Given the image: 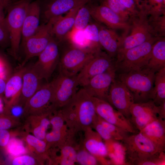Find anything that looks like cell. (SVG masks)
Returning a JSON list of instances; mask_svg holds the SVG:
<instances>
[{
    "mask_svg": "<svg viewBox=\"0 0 165 165\" xmlns=\"http://www.w3.org/2000/svg\"><path fill=\"white\" fill-rule=\"evenodd\" d=\"M7 80L6 78L0 76V97L2 98L3 97Z\"/></svg>",
    "mask_w": 165,
    "mask_h": 165,
    "instance_id": "49",
    "label": "cell"
},
{
    "mask_svg": "<svg viewBox=\"0 0 165 165\" xmlns=\"http://www.w3.org/2000/svg\"><path fill=\"white\" fill-rule=\"evenodd\" d=\"M97 118L99 122L110 133L113 139L122 141L129 135V133L107 122L98 116Z\"/></svg>",
    "mask_w": 165,
    "mask_h": 165,
    "instance_id": "37",
    "label": "cell"
},
{
    "mask_svg": "<svg viewBox=\"0 0 165 165\" xmlns=\"http://www.w3.org/2000/svg\"><path fill=\"white\" fill-rule=\"evenodd\" d=\"M5 148L8 153L14 157L24 154L27 152V150L24 146L22 141L14 138H10Z\"/></svg>",
    "mask_w": 165,
    "mask_h": 165,
    "instance_id": "39",
    "label": "cell"
},
{
    "mask_svg": "<svg viewBox=\"0 0 165 165\" xmlns=\"http://www.w3.org/2000/svg\"><path fill=\"white\" fill-rule=\"evenodd\" d=\"M155 72L146 66L129 72L118 74V79L128 88L134 103L152 100Z\"/></svg>",
    "mask_w": 165,
    "mask_h": 165,
    "instance_id": "1",
    "label": "cell"
},
{
    "mask_svg": "<svg viewBox=\"0 0 165 165\" xmlns=\"http://www.w3.org/2000/svg\"><path fill=\"white\" fill-rule=\"evenodd\" d=\"M76 75L69 76L59 73L52 80L53 94L52 106L54 110L64 106L75 95L79 85Z\"/></svg>",
    "mask_w": 165,
    "mask_h": 165,
    "instance_id": "9",
    "label": "cell"
},
{
    "mask_svg": "<svg viewBox=\"0 0 165 165\" xmlns=\"http://www.w3.org/2000/svg\"><path fill=\"white\" fill-rule=\"evenodd\" d=\"M5 63L0 57V76L5 78L6 77V68Z\"/></svg>",
    "mask_w": 165,
    "mask_h": 165,
    "instance_id": "48",
    "label": "cell"
},
{
    "mask_svg": "<svg viewBox=\"0 0 165 165\" xmlns=\"http://www.w3.org/2000/svg\"><path fill=\"white\" fill-rule=\"evenodd\" d=\"M5 164V161H4V160L2 159L1 157H0V165H4Z\"/></svg>",
    "mask_w": 165,
    "mask_h": 165,
    "instance_id": "53",
    "label": "cell"
},
{
    "mask_svg": "<svg viewBox=\"0 0 165 165\" xmlns=\"http://www.w3.org/2000/svg\"><path fill=\"white\" fill-rule=\"evenodd\" d=\"M145 8L148 14L165 13V2L163 0H146Z\"/></svg>",
    "mask_w": 165,
    "mask_h": 165,
    "instance_id": "42",
    "label": "cell"
},
{
    "mask_svg": "<svg viewBox=\"0 0 165 165\" xmlns=\"http://www.w3.org/2000/svg\"></svg>",
    "mask_w": 165,
    "mask_h": 165,
    "instance_id": "55",
    "label": "cell"
},
{
    "mask_svg": "<svg viewBox=\"0 0 165 165\" xmlns=\"http://www.w3.org/2000/svg\"><path fill=\"white\" fill-rule=\"evenodd\" d=\"M68 133L66 128L61 130L52 129L50 132L46 134L44 140L48 150L52 147H59L65 140Z\"/></svg>",
    "mask_w": 165,
    "mask_h": 165,
    "instance_id": "34",
    "label": "cell"
},
{
    "mask_svg": "<svg viewBox=\"0 0 165 165\" xmlns=\"http://www.w3.org/2000/svg\"><path fill=\"white\" fill-rule=\"evenodd\" d=\"M122 141L126 157L131 165H139L164 152L158 149L140 132L129 134Z\"/></svg>",
    "mask_w": 165,
    "mask_h": 165,
    "instance_id": "2",
    "label": "cell"
},
{
    "mask_svg": "<svg viewBox=\"0 0 165 165\" xmlns=\"http://www.w3.org/2000/svg\"><path fill=\"white\" fill-rule=\"evenodd\" d=\"M76 162L82 165L97 164V160L96 157L85 149L77 152Z\"/></svg>",
    "mask_w": 165,
    "mask_h": 165,
    "instance_id": "41",
    "label": "cell"
},
{
    "mask_svg": "<svg viewBox=\"0 0 165 165\" xmlns=\"http://www.w3.org/2000/svg\"><path fill=\"white\" fill-rule=\"evenodd\" d=\"M57 19H51L46 24L40 26L36 32L21 46L24 52V58L20 66H24L29 59L38 56L46 48L53 37L52 27Z\"/></svg>",
    "mask_w": 165,
    "mask_h": 165,
    "instance_id": "8",
    "label": "cell"
},
{
    "mask_svg": "<svg viewBox=\"0 0 165 165\" xmlns=\"http://www.w3.org/2000/svg\"><path fill=\"white\" fill-rule=\"evenodd\" d=\"M81 6L71 9L65 16L57 18L53 23L52 29L53 36L58 42L64 40L72 30L77 13Z\"/></svg>",
    "mask_w": 165,
    "mask_h": 165,
    "instance_id": "24",
    "label": "cell"
},
{
    "mask_svg": "<svg viewBox=\"0 0 165 165\" xmlns=\"http://www.w3.org/2000/svg\"><path fill=\"white\" fill-rule=\"evenodd\" d=\"M152 100L157 106L165 101V67L155 73Z\"/></svg>",
    "mask_w": 165,
    "mask_h": 165,
    "instance_id": "29",
    "label": "cell"
},
{
    "mask_svg": "<svg viewBox=\"0 0 165 165\" xmlns=\"http://www.w3.org/2000/svg\"><path fill=\"white\" fill-rule=\"evenodd\" d=\"M84 31L88 41L90 50L95 53L101 51L99 39V25L94 23L89 24L84 29Z\"/></svg>",
    "mask_w": 165,
    "mask_h": 165,
    "instance_id": "32",
    "label": "cell"
},
{
    "mask_svg": "<svg viewBox=\"0 0 165 165\" xmlns=\"http://www.w3.org/2000/svg\"><path fill=\"white\" fill-rule=\"evenodd\" d=\"M21 124L19 118L4 113H0V130H8Z\"/></svg>",
    "mask_w": 165,
    "mask_h": 165,
    "instance_id": "40",
    "label": "cell"
},
{
    "mask_svg": "<svg viewBox=\"0 0 165 165\" xmlns=\"http://www.w3.org/2000/svg\"><path fill=\"white\" fill-rule=\"evenodd\" d=\"M84 131L85 133L84 141L85 149L96 158L106 156L108 154L107 147L98 133L94 131L90 127Z\"/></svg>",
    "mask_w": 165,
    "mask_h": 165,
    "instance_id": "26",
    "label": "cell"
},
{
    "mask_svg": "<svg viewBox=\"0 0 165 165\" xmlns=\"http://www.w3.org/2000/svg\"><path fill=\"white\" fill-rule=\"evenodd\" d=\"M68 135V133L64 141L58 147L61 150L58 161L60 165H73L76 162L77 152Z\"/></svg>",
    "mask_w": 165,
    "mask_h": 165,
    "instance_id": "30",
    "label": "cell"
},
{
    "mask_svg": "<svg viewBox=\"0 0 165 165\" xmlns=\"http://www.w3.org/2000/svg\"><path fill=\"white\" fill-rule=\"evenodd\" d=\"M12 2V0H0V5L7 8Z\"/></svg>",
    "mask_w": 165,
    "mask_h": 165,
    "instance_id": "51",
    "label": "cell"
},
{
    "mask_svg": "<svg viewBox=\"0 0 165 165\" xmlns=\"http://www.w3.org/2000/svg\"><path fill=\"white\" fill-rule=\"evenodd\" d=\"M53 94L52 81L42 85L26 103L24 107L23 116L27 117L53 111L52 103Z\"/></svg>",
    "mask_w": 165,
    "mask_h": 165,
    "instance_id": "10",
    "label": "cell"
},
{
    "mask_svg": "<svg viewBox=\"0 0 165 165\" xmlns=\"http://www.w3.org/2000/svg\"><path fill=\"white\" fill-rule=\"evenodd\" d=\"M110 9L124 21L128 22L132 15L119 0H102V4Z\"/></svg>",
    "mask_w": 165,
    "mask_h": 165,
    "instance_id": "36",
    "label": "cell"
},
{
    "mask_svg": "<svg viewBox=\"0 0 165 165\" xmlns=\"http://www.w3.org/2000/svg\"><path fill=\"white\" fill-rule=\"evenodd\" d=\"M26 143L28 150L44 160L47 158L48 150L45 140L36 138L27 132L18 134Z\"/></svg>",
    "mask_w": 165,
    "mask_h": 165,
    "instance_id": "28",
    "label": "cell"
},
{
    "mask_svg": "<svg viewBox=\"0 0 165 165\" xmlns=\"http://www.w3.org/2000/svg\"><path fill=\"white\" fill-rule=\"evenodd\" d=\"M90 6L86 4L82 6L76 14L72 29L84 30L89 24L90 16Z\"/></svg>",
    "mask_w": 165,
    "mask_h": 165,
    "instance_id": "35",
    "label": "cell"
},
{
    "mask_svg": "<svg viewBox=\"0 0 165 165\" xmlns=\"http://www.w3.org/2000/svg\"><path fill=\"white\" fill-rule=\"evenodd\" d=\"M52 112L49 111L26 117L24 126L26 132H31L36 138L44 140L46 130L50 124L49 116Z\"/></svg>",
    "mask_w": 165,
    "mask_h": 165,
    "instance_id": "22",
    "label": "cell"
},
{
    "mask_svg": "<svg viewBox=\"0 0 165 165\" xmlns=\"http://www.w3.org/2000/svg\"><path fill=\"white\" fill-rule=\"evenodd\" d=\"M107 101L130 120V108L134 103L133 97L126 86L116 77L110 87Z\"/></svg>",
    "mask_w": 165,
    "mask_h": 165,
    "instance_id": "13",
    "label": "cell"
},
{
    "mask_svg": "<svg viewBox=\"0 0 165 165\" xmlns=\"http://www.w3.org/2000/svg\"><path fill=\"white\" fill-rule=\"evenodd\" d=\"M90 0H52L44 11L46 19L49 20L58 18L71 9L87 4Z\"/></svg>",
    "mask_w": 165,
    "mask_h": 165,
    "instance_id": "21",
    "label": "cell"
},
{
    "mask_svg": "<svg viewBox=\"0 0 165 165\" xmlns=\"http://www.w3.org/2000/svg\"><path fill=\"white\" fill-rule=\"evenodd\" d=\"M150 140L158 149H165V120L158 118L139 131Z\"/></svg>",
    "mask_w": 165,
    "mask_h": 165,
    "instance_id": "23",
    "label": "cell"
},
{
    "mask_svg": "<svg viewBox=\"0 0 165 165\" xmlns=\"http://www.w3.org/2000/svg\"><path fill=\"white\" fill-rule=\"evenodd\" d=\"M91 127L94 128L101 138L108 141L113 139L108 131L99 122L97 116L94 122Z\"/></svg>",
    "mask_w": 165,
    "mask_h": 165,
    "instance_id": "43",
    "label": "cell"
},
{
    "mask_svg": "<svg viewBox=\"0 0 165 165\" xmlns=\"http://www.w3.org/2000/svg\"><path fill=\"white\" fill-rule=\"evenodd\" d=\"M6 8L4 6L0 5V21L5 20V17L4 13V9Z\"/></svg>",
    "mask_w": 165,
    "mask_h": 165,
    "instance_id": "52",
    "label": "cell"
},
{
    "mask_svg": "<svg viewBox=\"0 0 165 165\" xmlns=\"http://www.w3.org/2000/svg\"><path fill=\"white\" fill-rule=\"evenodd\" d=\"M40 5L38 1L30 3L23 25L20 46L38 30L40 26Z\"/></svg>",
    "mask_w": 165,
    "mask_h": 165,
    "instance_id": "18",
    "label": "cell"
},
{
    "mask_svg": "<svg viewBox=\"0 0 165 165\" xmlns=\"http://www.w3.org/2000/svg\"><path fill=\"white\" fill-rule=\"evenodd\" d=\"M148 12L145 9L139 11L136 16L130 17V34L123 38L117 55L139 45L154 37L152 35L148 22Z\"/></svg>",
    "mask_w": 165,
    "mask_h": 165,
    "instance_id": "5",
    "label": "cell"
},
{
    "mask_svg": "<svg viewBox=\"0 0 165 165\" xmlns=\"http://www.w3.org/2000/svg\"><path fill=\"white\" fill-rule=\"evenodd\" d=\"M121 4L131 14L132 16L137 15L139 13L133 0H119Z\"/></svg>",
    "mask_w": 165,
    "mask_h": 165,
    "instance_id": "45",
    "label": "cell"
},
{
    "mask_svg": "<svg viewBox=\"0 0 165 165\" xmlns=\"http://www.w3.org/2000/svg\"><path fill=\"white\" fill-rule=\"evenodd\" d=\"M139 11L142 10L146 4V0H133Z\"/></svg>",
    "mask_w": 165,
    "mask_h": 165,
    "instance_id": "50",
    "label": "cell"
},
{
    "mask_svg": "<svg viewBox=\"0 0 165 165\" xmlns=\"http://www.w3.org/2000/svg\"><path fill=\"white\" fill-rule=\"evenodd\" d=\"M115 68L97 75L83 86V88L92 97L107 101L109 89L116 77Z\"/></svg>",
    "mask_w": 165,
    "mask_h": 165,
    "instance_id": "16",
    "label": "cell"
},
{
    "mask_svg": "<svg viewBox=\"0 0 165 165\" xmlns=\"http://www.w3.org/2000/svg\"><path fill=\"white\" fill-rule=\"evenodd\" d=\"M43 160L36 155L23 154L15 157L12 160L11 164L13 165H36L43 163Z\"/></svg>",
    "mask_w": 165,
    "mask_h": 165,
    "instance_id": "38",
    "label": "cell"
},
{
    "mask_svg": "<svg viewBox=\"0 0 165 165\" xmlns=\"http://www.w3.org/2000/svg\"><path fill=\"white\" fill-rule=\"evenodd\" d=\"M91 16L97 22L102 23L108 28L124 30L125 35L129 31L130 25L106 6L101 4L97 6H90Z\"/></svg>",
    "mask_w": 165,
    "mask_h": 165,
    "instance_id": "17",
    "label": "cell"
},
{
    "mask_svg": "<svg viewBox=\"0 0 165 165\" xmlns=\"http://www.w3.org/2000/svg\"><path fill=\"white\" fill-rule=\"evenodd\" d=\"M26 67L20 66L19 69L7 80L3 96L5 107L15 104L21 91L23 75Z\"/></svg>",
    "mask_w": 165,
    "mask_h": 165,
    "instance_id": "20",
    "label": "cell"
},
{
    "mask_svg": "<svg viewBox=\"0 0 165 165\" xmlns=\"http://www.w3.org/2000/svg\"><path fill=\"white\" fill-rule=\"evenodd\" d=\"M99 39L101 47L112 59L116 57L123 37L113 30L99 25Z\"/></svg>",
    "mask_w": 165,
    "mask_h": 165,
    "instance_id": "25",
    "label": "cell"
},
{
    "mask_svg": "<svg viewBox=\"0 0 165 165\" xmlns=\"http://www.w3.org/2000/svg\"><path fill=\"white\" fill-rule=\"evenodd\" d=\"M148 22L154 37L160 38L165 36V13L149 14Z\"/></svg>",
    "mask_w": 165,
    "mask_h": 165,
    "instance_id": "31",
    "label": "cell"
},
{
    "mask_svg": "<svg viewBox=\"0 0 165 165\" xmlns=\"http://www.w3.org/2000/svg\"><path fill=\"white\" fill-rule=\"evenodd\" d=\"M114 68L113 59L106 53L100 51L95 54L77 75L79 85L83 86L93 77Z\"/></svg>",
    "mask_w": 165,
    "mask_h": 165,
    "instance_id": "14",
    "label": "cell"
},
{
    "mask_svg": "<svg viewBox=\"0 0 165 165\" xmlns=\"http://www.w3.org/2000/svg\"><path fill=\"white\" fill-rule=\"evenodd\" d=\"M97 53L79 48L70 44L60 57L59 73L69 76L76 75Z\"/></svg>",
    "mask_w": 165,
    "mask_h": 165,
    "instance_id": "6",
    "label": "cell"
},
{
    "mask_svg": "<svg viewBox=\"0 0 165 165\" xmlns=\"http://www.w3.org/2000/svg\"><path fill=\"white\" fill-rule=\"evenodd\" d=\"M147 67L156 73L165 67V38H160L153 45Z\"/></svg>",
    "mask_w": 165,
    "mask_h": 165,
    "instance_id": "27",
    "label": "cell"
},
{
    "mask_svg": "<svg viewBox=\"0 0 165 165\" xmlns=\"http://www.w3.org/2000/svg\"><path fill=\"white\" fill-rule=\"evenodd\" d=\"M130 120L140 131L148 123L157 119V106L152 100L133 103L130 108Z\"/></svg>",
    "mask_w": 165,
    "mask_h": 165,
    "instance_id": "15",
    "label": "cell"
},
{
    "mask_svg": "<svg viewBox=\"0 0 165 165\" xmlns=\"http://www.w3.org/2000/svg\"><path fill=\"white\" fill-rule=\"evenodd\" d=\"M11 134L8 130H0V147H6L11 138Z\"/></svg>",
    "mask_w": 165,
    "mask_h": 165,
    "instance_id": "46",
    "label": "cell"
},
{
    "mask_svg": "<svg viewBox=\"0 0 165 165\" xmlns=\"http://www.w3.org/2000/svg\"><path fill=\"white\" fill-rule=\"evenodd\" d=\"M159 38L153 37L139 45L117 54L114 62L116 73H126L147 66L153 45Z\"/></svg>",
    "mask_w": 165,
    "mask_h": 165,
    "instance_id": "3",
    "label": "cell"
},
{
    "mask_svg": "<svg viewBox=\"0 0 165 165\" xmlns=\"http://www.w3.org/2000/svg\"><path fill=\"white\" fill-rule=\"evenodd\" d=\"M92 99L98 116L129 133L135 134L139 132L128 119L108 101L95 97H92Z\"/></svg>",
    "mask_w": 165,
    "mask_h": 165,
    "instance_id": "12",
    "label": "cell"
},
{
    "mask_svg": "<svg viewBox=\"0 0 165 165\" xmlns=\"http://www.w3.org/2000/svg\"><path fill=\"white\" fill-rule=\"evenodd\" d=\"M10 44V38L8 30L5 19L0 21V47Z\"/></svg>",
    "mask_w": 165,
    "mask_h": 165,
    "instance_id": "44",
    "label": "cell"
},
{
    "mask_svg": "<svg viewBox=\"0 0 165 165\" xmlns=\"http://www.w3.org/2000/svg\"><path fill=\"white\" fill-rule=\"evenodd\" d=\"M163 1L165 2V0H163Z\"/></svg>",
    "mask_w": 165,
    "mask_h": 165,
    "instance_id": "54",
    "label": "cell"
},
{
    "mask_svg": "<svg viewBox=\"0 0 165 165\" xmlns=\"http://www.w3.org/2000/svg\"><path fill=\"white\" fill-rule=\"evenodd\" d=\"M31 0H17L8 7L5 22L8 30L11 55L18 58L24 19Z\"/></svg>",
    "mask_w": 165,
    "mask_h": 165,
    "instance_id": "4",
    "label": "cell"
},
{
    "mask_svg": "<svg viewBox=\"0 0 165 165\" xmlns=\"http://www.w3.org/2000/svg\"><path fill=\"white\" fill-rule=\"evenodd\" d=\"M71 101L76 116V132L91 127L97 116L92 96L82 88L77 91Z\"/></svg>",
    "mask_w": 165,
    "mask_h": 165,
    "instance_id": "7",
    "label": "cell"
},
{
    "mask_svg": "<svg viewBox=\"0 0 165 165\" xmlns=\"http://www.w3.org/2000/svg\"><path fill=\"white\" fill-rule=\"evenodd\" d=\"M58 43L53 37L38 56L37 61L32 66L42 80L47 81L58 64L60 55Z\"/></svg>",
    "mask_w": 165,
    "mask_h": 165,
    "instance_id": "11",
    "label": "cell"
},
{
    "mask_svg": "<svg viewBox=\"0 0 165 165\" xmlns=\"http://www.w3.org/2000/svg\"><path fill=\"white\" fill-rule=\"evenodd\" d=\"M66 38L68 40L70 44L75 47L91 51L90 48L88 41L85 35L84 30L72 29Z\"/></svg>",
    "mask_w": 165,
    "mask_h": 165,
    "instance_id": "33",
    "label": "cell"
},
{
    "mask_svg": "<svg viewBox=\"0 0 165 165\" xmlns=\"http://www.w3.org/2000/svg\"><path fill=\"white\" fill-rule=\"evenodd\" d=\"M41 80L32 66L26 67L23 75L21 91L16 104L24 107L28 100L42 86Z\"/></svg>",
    "mask_w": 165,
    "mask_h": 165,
    "instance_id": "19",
    "label": "cell"
},
{
    "mask_svg": "<svg viewBox=\"0 0 165 165\" xmlns=\"http://www.w3.org/2000/svg\"><path fill=\"white\" fill-rule=\"evenodd\" d=\"M158 118L165 120V101L157 106Z\"/></svg>",
    "mask_w": 165,
    "mask_h": 165,
    "instance_id": "47",
    "label": "cell"
}]
</instances>
